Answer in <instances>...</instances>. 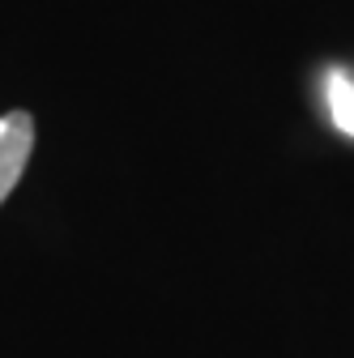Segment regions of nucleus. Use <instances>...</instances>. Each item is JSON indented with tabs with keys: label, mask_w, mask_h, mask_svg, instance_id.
<instances>
[{
	"label": "nucleus",
	"mask_w": 354,
	"mask_h": 358,
	"mask_svg": "<svg viewBox=\"0 0 354 358\" xmlns=\"http://www.w3.org/2000/svg\"><path fill=\"white\" fill-rule=\"evenodd\" d=\"M325 103H329V115H333L337 132L354 137V73H346V69L325 73Z\"/></svg>",
	"instance_id": "nucleus-2"
},
{
	"label": "nucleus",
	"mask_w": 354,
	"mask_h": 358,
	"mask_svg": "<svg viewBox=\"0 0 354 358\" xmlns=\"http://www.w3.org/2000/svg\"><path fill=\"white\" fill-rule=\"evenodd\" d=\"M30 150H34V120L26 111L0 115V205L17 188V179L30 162Z\"/></svg>",
	"instance_id": "nucleus-1"
}]
</instances>
